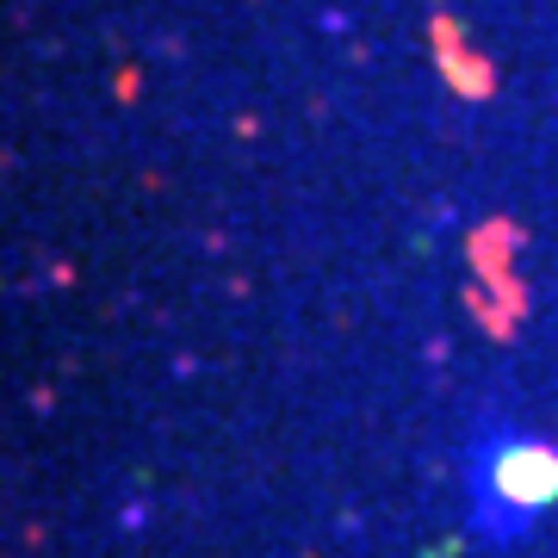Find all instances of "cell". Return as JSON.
<instances>
[{"instance_id":"obj_1","label":"cell","mask_w":558,"mask_h":558,"mask_svg":"<svg viewBox=\"0 0 558 558\" xmlns=\"http://www.w3.org/2000/svg\"><path fill=\"white\" fill-rule=\"evenodd\" d=\"M465 497L484 534H521L546 502H558V453L527 435H484L465 459Z\"/></svg>"}]
</instances>
